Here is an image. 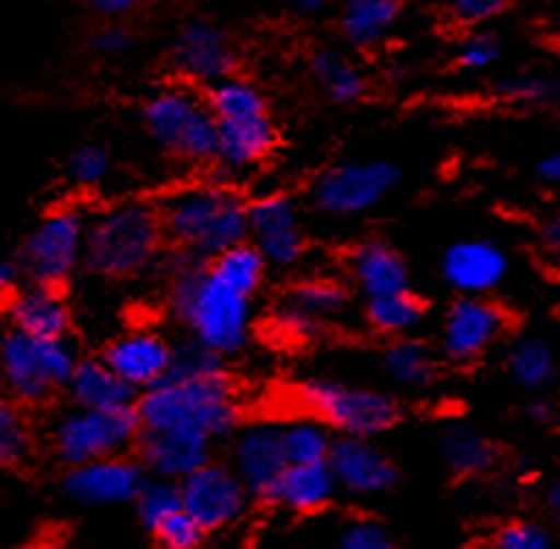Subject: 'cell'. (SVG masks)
<instances>
[{
    "instance_id": "cell-1",
    "label": "cell",
    "mask_w": 560,
    "mask_h": 549,
    "mask_svg": "<svg viewBox=\"0 0 560 549\" xmlns=\"http://www.w3.org/2000/svg\"><path fill=\"white\" fill-rule=\"evenodd\" d=\"M168 301L194 340L208 346L219 357L243 351L252 326V299L226 288L213 277L208 260L177 255L168 268Z\"/></svg>"
},
{
    "instance_id": "cell-2",
    "label": "cell",
    "mask_w": 560,
    "mask_h": 549,
    "mask_svg": "<svg viewBox=\"0 0 560 549\" xmlns=\"http://www.w3.org/2000/svg\"><path fill=\"white\" fill-rule=\"evenodd\" d=\"M136 414L141 431H191L210 442L235 434L241 425V406L226 373L191 382L163 378L144 389Z\"/></svg>"
},
{
    "instance_id": "cell-3",
    "label": "cell",
    "mask_w": 560,
    "mask_h": 549,
    "mask_svg": "<svg viewBox=\"0 0 560 549\" xmlns=\"http://www.w3.org/2000/svg\"><path fill=\"white\" fill-rule=\"evenodd\" d=\"M248 205L235 188L194 186L172 194L163 202V235L172 237L185 255L213 260L248 237Z\"/></svg>"
},
{
    "instance_id": "cell-4",
    "label": "cell",
    "mask_w": 560,
    "mask_h": 549,
    "mask_svg": "<svg viewBox=\"0 0 560 549\" xmlns=\"http://www.w3.org/2000/svg\"><path fill=\"white\" fill-rule=\"evenodd\" d=\"M161 243V213L147 202H121L86 226L83 262L100 277H136L155 262Z\"/></svg>"
},
{
    "instance_id": "cell-5",
    "label": "cell",
    "mask_w": 560,
    "mask_h": 549,
    "mask_svg": "<svg viewBox=\"0 0 560 549\" xmlns=\"http://www.w3.org/2000/svg\"><path fill=\"white\" fill-rule=\"evenodd\" d=\"M78 357L67 340H36L9 326L0 335V382L9 398L42 404L58 387H67Z\"/></svg>"
},
{
    "instance_id": "cell-6",
    "label": "cell",
    "mask_w": 560,
    "mask_h": 549,
    "mask_svg": "<svg viewBox=\"0 0 560 549\" xmlns=\"http://www.w3.org/2000/svg\"><path fill=\"white\" fill-rule=\"evenodd\" d=\"M299 398L324 425L342 436L373 440L400 420V406L387 393L351 387L335 378H310L299 387Z\"/></svg>"
},
{
    "instance_id": "cell-7",
    "label": "cell",
    "mask_w": 560,
    "mask_h": 549,
    "mask_svg": "<svg viewBox=\"0 0 560 549\" xmlns=\"http://www.w3.org/2000/svg\"><path fill=\"white\" fill-rule=\"evenodd\" d=\"M144 125L163 150L191 163L215 161V119L208 105L188 89H163L147 100Z\"/></svg>"
},
{
    "instance_id": "cell-8",
    "label": "cell",
    "mask_w": 560,
    "mask_h": 549,
    "mask_svg": "<svg viewBox=\"0 0 560 549\" xmlns=\"http://www.w3.org/2000/svg\"><path fill=\"white\" fill-rule=\"evenodd\" d=\"M139 434L141 422L136 406L105 411L78 409L56 422L52 445L67 467H78V464L97 462V458L119 456L139 440Z\"/></svg>"
},
{
    "instance_id": "cell-9",
    "label": "cell",
    "mask_w": 560,
    "mask_h": 549,
    "mask_svg": "<svg viewBox=\"0 0 560 549\" xmlns=\"http://www.w3.org/2000/svg\"><path fill=\"white\" fill-rule=\"evenodd\" d=\"M86 221L75 210H56L36 224L20 249L18 266L34 284L61 288L83 262Z\"/></svg>"
},
{
    "instance_id": "cell-10",
    "label": "cell",
    "mask_w": 560,
    "mask_h": 549,
    "mask_svg": "<svg viewBox=\"0 0 560 549\" xmlns=\"http://www.w3.org/2000/svg\"><path fill=\"white\" fill-rule=\"evenodd\" d=\"M398 183L400 168L395 163H337L313 179L310 199L318 213L331 219H351L376 208Z\"/></svg>"
},
{
    "instance_id": "cell-11",
    "label": "cell",
    "mask_w": 560,
    "mask_h": 549,
    "mask_svg": "<svg viewBox=\"0 0 560 549\" xmlns=\"http://www.w3.org/2000/svg\"><path fill=\"white\" fill-rule=\"evenodd\" d=\"M179 505L205 533H219L237 525L248 509V489L235 469L208 462L177 483Z\"/></svg>"
},
{
    "instance_id": "cell-12",
    "label": "cell",
    "mask_w": 560,
    "mask_h": 549,
    "mask_svg": "<svg viewBox=\"0 0 560 549\" xmlns=\"http://www.w3.org/2000/svg\"><path fill=\"white\" fill-rule=\"evenodd\" d=\"M248 235L255 237L262 260L279 268H293L304 260L306 237L301 230L299 208L288 194H268L246 208Z\"/></svg>"
},
{
    "instance_id": "cell-13",
    "label": "cell",
    "mask_w": 560,
    "mask_h": 549,
    "mask_svg": "<svg viewBox=\"0 0 560 549\" xmlns=\"http://www.w3.org/2000/svg\"><path fill=\"white\" fill-rule=\"evenodd\" d=\"M348 288L337 279H306L290 288L273 309V324L295 340H313L331 318L346 313Z\"/></svg>"
},
{
    "instance_id": "cell-14",
    "label": "cell",
    "mask_w": 560,
    "mask_h": 549,
    "mask_svg": "<svg viewBox=\"0 0 560 549\" xmlns=\"http://www.w3.org/2000/svg\"><path fill=\"white\" fill-rule=\"evenodd\" d=\"M144 480L147 472L139 462L108 456L70 467L65 478V492L78 505L108 509V505L133 503Z\"/></svg>"
},
{
    "instance_id": "cell-15",
    "label": "cell",
    "mask_w": 560,
    "mask_h": 549,
    "mask_svg": "<svg viewBox=\"0 0 560 549\" xmlns=\"http://www.w3.org/2000/svg\"><path fill=\"white\" fill-rule=\"evenodd\" d=\"M505 326H509V318L497 304L478 295H467V299H458L447 313L442 346L447 357L456 362H472L505 335Z\"/></svg>"
},
{
    "instance_id": "cell-16",
    "label": "cell",
    "mask_w": 560,
    "mask_h": 549,
    "mask_svg": "<svg viewBox=\"0 0 560 549\" xmlns=\"http://www.w3.org/2000/svg\"><path fill=\"white\" fill-rule=\"evenodd\" d=\"M337 489L351 494H384L398 483V469L389 462L387 453L362 436H342L331 442L326 456Z\"/></svg>"
},
{
    "instance_id": "cell-17",
    "label": "cell",
    "mask_w": 560,
    "mask_h": 549,
    "mask_svg": "<svg viewBox=\"0 0 560 549\" xmlns=\"http://www.w3.org/2000/svg\"><path fill=\"white\" fill-rule=\"evenodd\" d=\"M172 61L179 75L202 83H219L232 75L237 56L224 31L197 20L177 34L172 47Z\"/></svg>"
},
{
    "instance_id": "cell-18",
    "label": "cell",
    "mask_w": 560,
    "mask_h": 549,
    "mask_svg": "<svg viewBox=\"0 0 560 549\" xmlns=\"http://www.w3.org/2000/svg\"><path fill=\"white\" fill-rule=\"evenodd\" d=\"M103 362L128 384L130 389H150L163 382L172 362V346L158 331L136 329L116 337L105 351Z\"/></svg>"
},
{
    "instance_id": "cell-19",
    "label": "cell",
    "mask_w": 560,
    "mask_h": 549,
    "mask_svg": "<svg viewBox=\"0 0 560 549\" xmlns=\"http://www.w3.org/2000/svg\"><path fill=\"white\" fill-rule=\"evenodd\" d=\"M136 445L144 472L179 483L210 462L213 442L191 431H141Z\"/></svg>"
},
{
    "instance_id": "cell-20",
    "label": "cell",
    "mask_w": 560,
    "mask_h": 549,
    "mask_svg": "<svg viewBox=\"0 0 560 549\" xmlns=\"http://www.w3.org/2000/svg\"><path fill=\"white\" fill-rule=\"evenodd\" d=\"M235 475L243 480L252 498H266L273 480L279 478L288 462H284L279 425L273 422H255L237 431L235 451H232Z\"/></svg>"
},
{
    "instance_id": "cell-21",
    "label": "cell",
    "mask_w": 560,
    "mask_h": 549,
    "mask_svg": "<svg viewBox=\"0 0 560 549\" xmlns=\"http://www.w3.org/2000/svg\"><path fill=\"white\" fill-rule=\"evenodd\" d=\"M509 273V257L491 241L453 243L442 257V277L464 295H486Z\"/></svg>"
},
{
    "instance_id": "cell-22",
    "label": "cell",
    "mask_w": 560,
    "mask_h": 549,
    "mask_svg": "<svg viewBox=\"0 0 560 549\" xmlns=\"http://www.w3.org/2000/svg\"><path fill=\"white\" fill-rule=\"evenodd\" d=\"M9 326L36 340H65L70 331V307L58 288L34 284L18 288L7 301Z\"/></svg>"
},
{
    "instance_id": "cell-23",
    "label": "cell",
    "mask_w": 560,
    "mask_h": 549,
    "mask_svg": "<svg viewBox=\"0 0 560 549\" xmlns=\"http://www.w3.org/2000/svg\"><path fill=\"white\" fill-rule=\"evenodd\" d=\"M337 483L329 464H288L273 480L262 503L293 514H318L335 500Z\"/></svg>"
},
{
    "instance_id": "cell-24",
    "label": "cell",
    "mask_w": 560,
    "mask_h": 549,
    "mask_svg": "<svg viewBox=\"0 0 560 549\" xmlns=\"http://www.w3.org/2000/svg\"><path fill=\"white\" fill-rule=\"evenodd\" d=\"M219 144H215V163L224 168H248L266 161L268 152L277 144L271 116H255V119L215 121Z\"/></svg>"
},
{
    "instance_id": "cell-25",
    "label": "cell",
    "mask_w": 560,
    "mask_h": 549,
    "mask_svg": "<svg viewBox=\"0 0 560 549\" xmlns=\"http://www.w3.org/2000/svg\"><path fill=\"white\" fill-rule=\"evenodd\" d=\"M351 273L368 299L409 290V268L404 257L384 241L359 243L351 255Z\"/></svg>"
},
{
    "instance_id": "cell-26",
    "label": "cell",
    "mask_w": 560,
    "mask_h": 549,
    "mask_svg": "<svg viewBox=\"0 0 560 549\" xmlns=\"http://www.w3.org/2000/svg\"><path fill=\"white\" fill-rule=\"evenodd\" d=\"M67 387H70V395L78 404V409L105 411L133 406V389L121 382L103 359H78Z\"/></svg>"
},
{
    "instance_id": "cell-27",
    "label": "cell",
    "mask_w": 560,
    "mask_h": 549,
    "mask_svg": "<svg viewBox=\"0 0 560 549\" xmlns=\"http://www.w3.org/2000/svg\"><path fill=\"white\" fill-rule=\"evenodd\" d=\"M400 0H346L342 31L357 47H373L398 20Z\"/></svg>"
},
{
    "instance_id": "cell-28",
    "label": "cell",
    "mask_w": 560,
    "mask_h": 549,
    "mask_svg": "<svg viewBox=\"0 0 560 549\" xmlns=\"http://www.w3.org/2000/svg\"><path fill=\"white\" fill-rule=\"evenodd\" d=\"M382 364L384 373L400 387L420 389L436 378V359H433L431 348L411 337H398V342L384 351Z\"/></svg>"
},
{
    "instance_id": "cell-29",
    "label": "cell",
    "mask_w": 560,
    "mask_h": 549,
    "mask_svg": "<svg viewBox=\"0 0 560 549\" xmlns=\"http://www.w3.org/2000/svg\"><path fill=\"white\" fill-rule=\"evenodd\" d=\"M266 266L268 262L262 260L260 252L248 241L237 243L232 249L221 252L213 260H208V268L213 271L215 279H221L226 288H232L241 295H248V299L260 290L262 277H266Z\"/></svg>"
},
{
    "instance_id": "cell-30",
    "label": "cell",
    "mask_w": 560,
    "mask_h": 549,
    "mask_svg": "<svg viewBox=\"0 0 560 549\" xmlns=\"http://www.w3.org/2000/svg\"><path fill=\"white\" fill-rule=\"evenodd\" d=\"M368 320L382 335L404 337L425 320V304L411 290L368 299Z\"/></svg>"
},
{
    "instance_id": "cell-31",
    "label": "cell",
    "mask_w": 560,
    "mask_h": 549,
    "mask_svg": "<svg viewBox=\"0 0 560 549\" xmlns=\"http://www.w3.org/2000/svg\"><path fill=\"white\" fill-rule=\"evenodd\" d=\"M442 458L462 478L489 472L497 464V447L472 429H451L442 436Z\"/></svg>"
},
{
    "instance_id": "cell-32",
    "label": "cell",
    "mask_w": 560,
    "mask_h": 549,
    "mask_svg": "<svg viewBox=\"0 0 560 549\" xmlns=\"http://www.w3.org/2000/svg\"><path fill=\"white\" fill-rule=\"evenodd\" d=\"M208 110L215 121H237V119H255V116H268L266 94L255 83L241 81V78H224L213 83L208 100Z\"/></svg>"
},
{
    "instance_id": "cell-33",
    "label": "cell",
    "mask_w": 560,
    "mask_h": 549,
    "mask_svg": "<svg viewBox=\"0 0 560 549\" xmlns=\"http://www.w3.org/2000/svg\"><path fill=\"white\" fill-rule=\"evenodd\" d=\"M310 70H313V78L318 81V86L329 94L335 103H357L362 100L364 89V75L346 61L340 52H331V50H318L310 61Z\"/></svg>"
},
{
    "instance_id": "cell-34",
    "label": "cell",
    "mask_w": 560,
    "mask_h": 549,
    "mask_svg": "<svg viewBox=\"0 0 560 549\" xmlns=\"http://www.w3.org/2000/svg\"><path fill=\"white\" fill-rule=\"evenodd\" d=\"M509 373L522 389H544L558 376L555 351L536 337L520 340L509 353Z\"/></svg>"
},
{
    "instance_id": "cell-35",
    "label": "cell",
    "mask_w": 560,
    "mask_h": 549,
    "mask_svg": "<svg viewBox=\"0 0 560 549\" xmlns=\"http://www.w3.org/2000/svg\"><path fill=\"white\" fill-rule=\"evenodd\" d=\"M284 462L320 464L331 451V434L320 420H293L279 425Z\"/></svg>"
},
{
    "instance_id": "cell-36",
    "label": "cell",
    "mask_w": 560,
    "mask_h": 549,
    "mask_svg": "<svg viewBox=\"0 0 560 549\" xmlns=\"http://www.w3.org/2000/svg\"><path fill=\"white\" fill-rule=\"evenodd\" d=\"M221 359L224 357L210 351L202 342H183V346L172 348V362H168V371L163 378H172V382H191V378L219 376V373H226Z\"/></svg>"
},
{
    "instance_id": "cell-37",
    "label": "cell",
    "mask_w": 560,
    "mask_h": 549,
    "mask_svg": "<svg viewBox=\"0 0 560 549\" xmlns=\"http://www.w3.org/2000/svg\"><path fill=\"white\" fill-rule=\"evenodd\" d=\"M136 511H139V519L147 530H155L166 516H172L174 511H179V489L174 480H144V486L136 494Z\"/></svg>"
},
{
    "instance_id": "cell-38",
    "label": "cell",
    "mask_w": 560,
    "mask_h": 549,
    "mask_svg": "<svg viewBox=\"0 0 560 549\" xmlns=\"http://www.w3.org/2000/svg\"><path fill=\"white\" fill-rule=\"evenodd\" d=\"M326 549H398L393 533L376 519H348L335 530Z\"/></svg>"
},
{
    "instance_id": "cell-39",
    "label": "cell",
    "mask_w": 560,
    "mask_h": 549,
    "mask_svg": "<svg viewBox=\"0 0 560 549\" xmlns=\"http://www.w3.org/2000/svg\"><path fill=\"white\" fill-rule=\"evenodd\" d=\"M500 94L509 103L527 105V108H547L558 103V83L541 75H514L500 83Z\"/></svg>"
},
{
    "instance_id": "cell-40",
    "label": "cell",
    "mask_w": 560,
    "mask_h": 549,
    "mask_svg": "<svg viewBox=\"0 0 560 549\" xmlns=\"http://www.w3.org/2000/svg\"><path fill=\"white\" fill-rule=\"evenodd\" d=\"M152 538H155L161 549H202L208 533L179 509L152 530Z\"/></svg>"
},
{
    "instance_id": "cell-41",
    "label": "cell",
    "mask_w": 560,
    "mask_h": 549,
    "mask_svg": "<svg viewBox=\"0 0 560 549\" xmlns=\"http://www.w3.org/2000/svg\"><path fill=\"white\" fill-rule=\"evenodd\" d=\"M491 549H555L552 536L538 522H505L491 538Z\"/></svg>"
},
{
    "instance_id": "cell-42",
    "label": "cell",
    "mask_w": 560,
    "mask_h": 549,
    "mask_svg": "<svg viewBox=\"0 0 560 549\" xmlns=\"http://www.w3.org/2000/svg\"><path fill=\"white\" fill-rule=\"evenodd\" d=\"M110 172V155L105 147L86 144L81 150L72 152L70 157V177L75 179L78 186H97L108 177Z\"/></svg>"
},
{
    "instance_id": "cell-43",
    "label": "cell",
    "mask_w": 560,
    "mask_h": 549,
    "mask_svg": "<svg viewBox=\"0 0 560 549\" xmlns=\"http://www.w3.org/2000/svg\"><path fill=\"white\" fill-rule=\"evenodd\" d=\"M500 58V42L491 34H475L458 47V65L469 72H483Z\"/></svg>"
},
{
    "instance_id": "cell-44",
    "label": "cell",
    "mask_w": 560,
    "mask_h": 549,
    "mask_svg": "<svg viewBox=\"0 0 560 549\" xmlns=\"http://www.w3.org/2000/svg\"><path fill=\"white\" fill-rule=\"evenodd\" d=\"M34 453V440H31L28 429L12 422L9 429L0 431V467L3 469H14L20 464H25Z\"/></svg>"
},
{
    "instance_id": "cell-45",
    "label": "cell",
    "mask_w": 560,
    "mask_h": 549,
    "mask_svg": "<svg viewBox=\"0 0 560 549\" xmlns=\"http://www.w3.org/2000/svg\"><path fill=\"white\" fill-rule=\"evenodd\" d=\"M505 7H509V0H451V9L456 14V20L469 25L497 17Z\"/></svg>"
},
{
    "instance_id": "cell-46",
    "label": "cell",
    "mask_w": 560,
    "mask_h": 549,
    "mask_svg": "<svg viewBox=\"0 0 560 549\" xmlns=\"http://www.w3.org/2000/svg\"><path fill=\"white\" fill-rule=\"evenodd\" d=\"M92 47L100 56H119L130 47V34L121 25H105L92 36Z\"/></svg>"
},
{
    "instance_id": "cell-47",
    "label": "cell",
    "mask_w": 560,
    "mask_h": 549,
    "mask_svg": "<svg viewBox=\"0 0 560 549\" xmlns=\"http://www.w3.org/2000/svg\"><path fill=\"white\" fill-rule=\"evenodd\" d=\"M20 279H23V271L18 260H0V301H9L18 293Z\"/></svg>"
},
{
    "instance_id": "cell-48",
    "label": "cell",
    "mask_w": 560,
    "mask_h": 549,
    "mask_svg": "<svg viewBox=\"0 0 560 549\" xmlns=\"http://www.w3.org/2000/svg\"><path fill=\"white\" fill-rule=\"evenodd\" d=\"M527 417L538 425H549V422L558 420V404L552 398H536L527 404Z\"/></svg>"
},
{
    "instance_id": "cell-49",
    "label": "cell",
    "mask_w": 560,
    "mask_h": 549,
    "mask_svg": "<svg viewBox=\"0 0 560 549\" xmlns=\"http://www.w3.org/2000/svg\"><path fill=\"white\" fill-rule=\"evenodd\" d=\"M100 14H108V17H119V14H128L139 7L141 0H89Z\"/></svg>"
},
{
    "instance_id": "cell-50",
    "label": "cell",
    "mask_w": 560,
    "mask_h": 549,
    "mask_svg": "<svg viewBox=\"0 0 560 549\" xmlns=\"http://www.w3.org/2000/svg\"><path fill=\"white\" fill-rule=\"evenodd\" d=\"M538 177H541L544 183H558L560 179V155L558 152H552V155H547L541 163H538Z\"/></svg>"
},
{
    "instance_id": "cell-51",
    "label": "cell",
    "mask_w": 560,
    "mask_h": 549,
    "mask_svg": "<svg viewBox=\"0 0 560 549\" xmlns=\"http://www.w3.org/2000/svg\"><path fill=\"white\" fill-rule=\"evenodd\" d=\"M12 422H18V409H14V400L7 393H0V431L9 429Z\"/></svg>"
},
{
    "instance_id": "cell-52",
    "label": "cell",
    "mask_w": 560,
    "mask_h": 549,
    "mask_svg": "<svg viewBox=\"0 0 560 549\" xmlns=\"http://www.w3.org/2000/svg\"><path fill=\"white\" fill-rule=\"evenodd\" d=\"M541 237H544V246H547V252H555V255H558V249H560V224H558V219L547 221V224H544Z\"/></svg>"
},
{
    "instance_id": "cell-53",
    "label": "cell",
    "mask_w": 560,
    "mask_h": 549,
    "mask_svg": "<svg viewBox=\"0 0 560 549\" xmlns=\"http://www.w3.org/2000/svg\"><path fill=\"white\" fill-rule=\"evenodd\" d=\"M547 509H549V514H555V516L560 514V483L558 480H555V483L547 489Z\"/></svg>"
},
{
    "instance_id": "cell-54",
    "label": "cell",
    "mask_w": 560,
    "mask_h": 549,
    "mask_svg": "<svg viewBox=\"0 0 560 549\" xmlns=\"http://www.w3.org/2000/svg\"><path fill=\"white\" fill-rule=\"evenodd\" d=\"M295 7L304 14H315L326 7V0H295Z\"/></svg>"
},
{
    "instance_id": "cell-55",
    "label": "cell",
    "mask_w": 560,
    "mask_h": 549,
    "mask_svg": "<svg viewBox=\"0 0 560 549\" xmlns=\"http://www.w3.org/2000/svg\"><path fill=\"white\" fill-rule=\"evenodd\" d=\"M25 549H67L65 544H58V541H50V538H42V541H34L28 544Z\"/></svg>"
}]
</instances>
